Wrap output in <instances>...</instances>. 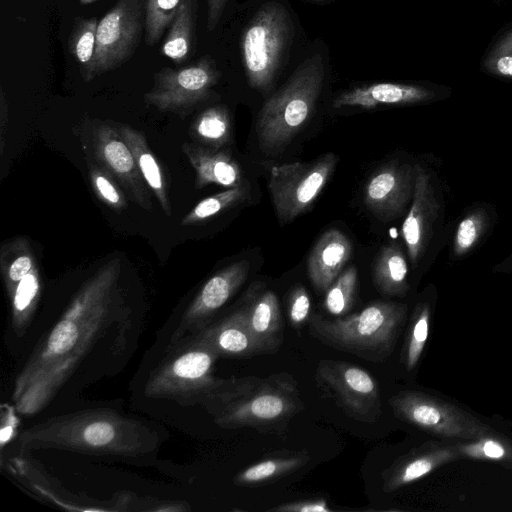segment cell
Here are the masks:
<instances>
[{"instance_id": "9", "label": "cell", "mask_w": 512, "mask_h": 512, "mask_svg": "<svg viewBox=\"0 0 512 512\" xmlns=\"http://www.w3.org/2000/svg\"><path fill=\"white\" fill-rule=\"evenodd\" d=\"M338 161L337 155L327 153L309 162L272 167L268 190L281 225L293 221L314 203Z\"/></svg>"}, {"instance_id": "8", "label": "cell", "mask_w": 512, "mask_h": 512, "mask_svg": "<svg viewBox=\"0 0 512 512\" xmlns=\"http://www.w3.org/2000/svg\"><path fill=\"white\" fill-rule=\"evenodd\" d=\"M389 404L398 419L444 439L468 441L496 432L453 403L421 391H401Z\"/></svg>"}, {"instance_id": "37", "label": "cell", "mask_w": 512, "mask_h": 512, "mask_svg": "<svg viewBox=\"0 0 512 512\" xmlns=\"http://www.w3.org/2000/svg\"><path fill=\"white\" fill-rule=\"evenodd\" d=\"M488 213L484 209H475L467 213L459 222L454 240L453 254L461 257L470 252L488 229Z\"/></svg>"}, {"instance_id": "22", "label": "cell", "mask_w": 512, "mask_h": 512, "mask_svg": "<svg viewBox=\"0 0 512 512\" xmlns=\"http://www.w3.org/2000/svg\"><path fill=\"white\" fill-rule=\"evenodd\" d=\"M352 252L350 240L338 229L326 231L316 242L307 261L312 285L326 291L342 272Z\"/></svg>"}, {"instance_id": "36", "label": "cell", "mask_w": 512, "mask_h": 512, "mask_svg": "<svg viewBox=\"0 0 512 512\" xmlns=\"http://www.w3.org/2000/svg\"><path fill=\"white\" fill-rule=\"evenodd\" d=\"M358 284L357 268L349 266L326 290L324 306L332 315L343 316L352 308Z\"/></svg>"}, {"instance_id": "39", "label": "cell", "mask_w": 512, "mask_h": 512, "mask_svg": "<svg viewBox=\"0 0 512 512\" xmlns=\"http://www.w3.org/2000/svg\"><path fill=\"white\" fill-rule=\"evenodd\" d=\"M487 73L512 78V29L504 34L488 51L483 59Z\"/></svg>"}, {"instance_id": "16", "label": "cell", "mask_w": 512, "mask_h": 512, "mask_svg": "<svg viewBox=\"0 0 512 512\" xmlns=\"http://www.w3.org/2000/svg\"><path fill=\"white\" fill-rule=\"evenodd\" d=\"M96 158L101 166L128 191L131 199L150 211L152 202L146 184L131 149L116 127L107 123L96 126L93 132Z\"/></svg>"}, {"instance_id": "17", "label": "cell", "mask_w": 512, "mask_h": 512, "mask_svg": "<svg viewBox=\"0 0 512 512\" xmlns=\"http://www.w3.org/2000/svg\"><path fill=\"white\" fill-rule=\"evenodd\" d=\"M415 165L392 163L374 173L367 181L363 200L380 220L391 221L408 212L415 185Z\"/></svg>"}, {"instance_id": "25", "label": "cell", "mask_w": 512, "mask_h": 512, "mask_svg": "<svg viewBox=\"0 0 512 512\" xmlns=\"http://www.w3.org/2000/svg\"><path fill=\"white\" fill-rule=\"evenodd\" d=\"M198 0H181L161 46L164 56L176 64L186 62L196 48Z\"/></svg>"}, {"instance_id": "13", "label": "cell", "mask_w": 512, "mask_h": 512, "mask_svg": "<svg viewBox=\"0 0 512 512\" xmlns=\"http://www.w3.org/2000/svg\"><path fill=\"white\" fill-rule=\"evenodd\" d=\"M219 78L220 71L209 55L180 68L163 67L155 73L144 101L161 112L184 113L204 102Z\"/></svg>"}, {"instance_id": "38", "label": "cell", "mask_w": 512, "mask_h": 512, "mask_svg": "<svg viewBox=\"0 0 512 512\" xmlns=\"http://www.w3.org/2000/svg\"><path fill=\"white\" fill-rule=\"evenodd\" d=\"M90 180L97 197L109 208L121 212L127 207L124 193L102 166H90Z\"/></svg>"}, {"instance_id": "15", "label": "cell", "mask_w": 512, "mask_h": 512, "mask_svg": "<svg viewBox=\"0 0 512 512\" xmlns=\"http://www.w3.org/2000/svg\"><path fill=\"white\" fill-rule=\"evenodd\" d=\"M247 260L234 262L210 277L187 306L168 344L176 343L202 330L246 281Z\"/></svg>"}, {"instance_id": "35", "label": "cell", "mask_w": 512, "mask_h": 512, "mask_svg": "<svg viewBox=\"0 0 512 512\" xmlns=\"http://www.w3.org/2000/svg\"><path fill=\"white\" fill-rule=\"evenodd\" d=\"M181 0H145L144 40L148 46L159 43L169 29Z\"/></svg>"}, {"instance_id": "42", "label": "cell", "mask_w": 512, "mask_h": 512, "mask_svg": "<svg viewBox=\"0 0 512 512\" xmlns=\"http://www.w3.org/2000/svg\"><path fill=\"white\" fill-rule=\"evenodd\" d=\"M228 0H207V29L213 31L224 12Z\"/></svg>"}, {"instance_id": "4", "label": "cell", "mask_w": 512, "mask_h": 512, "mask_svg": "<svg viewBox=\"0 0 512 512\" xmlns=\"http://www.w3.org/2000/svg\"><path fill=\"white\" fill-rule=\"evenodd\" d=\"M407 315V306L375 301L361 311L327 319L311 314L309 334L322 344L369 362H384L392 354Z\"/></svg>"}, {"instance_id": "19", "label": "cell", "mask_w": 512, "mask_h": 512, "mask_svg": "<svg viewBox=\"0 0 512 512\" xmlns=\"http://www.w3.org/2000/svg\"><path fill=\"white\" fill-rule=\"evenodd\" d=\"M459 458L455 444L426 442L395 460L382 472L383 491H396Z\"/></svg>"}, {"instance_id": "10", "label": "cell", "mask_w": 512, "mask_h": 512, "mask_svg": "<svg viewBox=\"0 0 512 512\" xmlns=\"http://www.w3.org/2000/svg\"><path fill=\"white\" fill-rule=\"evenodd\" d=\"M314 379L319 391L350 418L372 424L382 416L379 386L363 368L342 360H321Z\"/></svg>"}, {"instance_id": "5", "label": "cell", "mask_w": 512, "mask_h": 512, "mask_svg": "<svg viewBox=\"0 0 512 512\" xmlns=\"http://www.w3.org/2000/svg\"><path fill=\"white\" fill-rule=\"evenodd\" d=\"M323 81V57L312 55L265 102L256 122L259 147L265 155L281 153L300 132L314 110Z\"/></svg>"}, {"instance_id": "34", "label": "cell", "mask_w": 512, "mask_h": 512, "mask_svg": "<svg viewBox=\"0 0 512 512\" xmlns=\"http://www.w3.org/2000/svg\"><path fill=\"white\" fill-rule=\"evenodd\" d=\"M430 317L428 303L422 302L415 307L402 350V362L408 371L415 368L423 353L429 334Z\"/></svg>"}, {"instance_id": "3", "label": "cell", "mask_w": 512, "mask_h": 512, "mask_svg": "<svg viewBox=\"0 0 512 512\" xmlns=\"http://www.w3.org/2000/svg\"><path fill=\"white\" fill-rule=\"evenodd\" d=\"M199 405L220 428H252L266 434L284 433L304 409L298 383L288 372L219 378Z\"/></svg>"}, {"instance_id": "18", "label": "cell", "mask_w": 512, "mask_h": 512, "mask_svg": "<svg viewBox=\"0 0 512 512\" xmlns=\"http://www.w3.org/2000/svg\"><path fill=\"white\" fill-rule=\"evenodd\" d=\"M247 328L265 354H274L284 341V322L277 295L260 285L251 287L238 307Z\"/></svg>"}, {"instance_id": "20", "label": "cell", "mask_w": 512, "mask_h": 512, "mask_svg": "<svg viewBox=\"0 0 512 512\" xmlns=\"http://www.w3.org/2000/svg\"><path fill=\"white\" fill-rule=\"evenodd\" d=\"M187 338L209 347L219 358L247 359L265 354L249 332L239 308Z\"/></svg>"}, {"instance_id": "40", "label": "cell", "mask_w": 512, "mask_h": 512, "mask_svg": "<svg viewBox=\"0 0 512 512\" xmlns=\"http://www.w3.org/2000/svg\"><path fill=\"white\" fill-rule=\"evenodd\" d=\"M309 294L302 285H296L288 296V318L291 326L299 331L311 315Z\"/></svg>"}, {"instance_id": "12", "label": "cell", "mask_w": 512, "mask_h": 512, "mask_svg": "<svg viewBox=\"0 0 512 512\" xmlns=\"http://www.w3.org/2000/svg\"><path fill=\"white\" fill-rule=\"evenodd\" d=\"M35 461L23 455L12 457L7 462V469L25 489L46 503L73 511H150L152 498H139L127 492L107 501L75 495L67 491L59 482L52 478Z\"/></svg>"}, {"instance_id": "11", "label": "cell", "mask_w": 512, "mask_h": 512, "mask_svg": "<svg viewBox=\"0 0 512 512\" xmlns=\"http://www.w3.org/2000/svg\"><path fill=\"white\" fill-rule=\"evenodd\" d=\"M145 0H117L99 19L94 77L113 71L136 53L144 33Z\"/></svg>"}, {"instance_id": "2", "label": "cell", "mask_w": 512, "mask_h": 512, "mask_svg": "<svg viewBox=\"0 0 512 512\" xmlns=\"http://www.w3.org/2000/svg\"><path fill=\"white\" fill-rule=\"evenodd\" d=\"M21 452L55 449L93 456L138 459L160 449L161 433L150 423L106 408L77 410L23 429Z\"/></svg>"}, {"instance_id": "31", "label": "cell", "mask_w": 512, "mask_h": 512, "mask_svg": "<svg viewBox=\"0 0 512 512\" xmlns=\"http://www.w3.org/2000/svg\"><path fill=\"white\" fill-rule=\"evenodd\" d=\"M249 198V186L241 184L198 202L181 220L182 226L194 225L239 205Z\"/></svg>"}, {"instance_id": "1", "label": "cell", "mask_w": 512, "mask_h": 512, "mask_svg": "<svg viewBox=\"0 0 512 512\" xmlns=\"http://www.w3.org/2000/svg\"><path fill=\"white\" fill-rule=\"evenodd\" d=\"M119 276L118 261L108 262L44 324L13 382L17 413L34 416L61 395L115 376L128 364L144 313L125 297Z\"/></svg>"}, {"instance_id": "43", "label": "cell", "mask_w": 512, "mask_h": 512, "mask_svg": "<svg viewBox=\"0 0 512 512\" xmlns=\"http://www.w3.org/2000/svg\"><path fill=\"white\" fill-rule=\"evenodd\" d=\"M0 126H1V154H3L4 149V133L5 126L8 123V105L5 99L4 91L1 89V104H0Z\"/></svg>"}, {"instance_id": "30", "label": "cell", "mask_w": 512, "mask_h": 512, "mask_svg": "<svg viewBox=\"0 0 512 512\" xmlns=\"http://www.w3.org/2000/svg\"><path fill=\"white\" fill-rule=\"evenodd\" d=\"M192 134L210 148L219 149L231 136L229 112L224 106H212L204 110L192 124Z\"/></svg>"}, {"instance_id": "6", "label": "cell", "mask_w": 512, "mask_h": 512, "mask_svg": "<svg viewBox=\"0 0 512 512\" xmlns=\"http://www.w3.org/2000/svg\"><path fill=\"white\" fill-rule=\"evenodd\" d=\"M219 359L209 347L190 338L168 344L145 382L144 394L181 406L199 405L219 379L214 375Z\"/></svg>"}, {"instance_id": "33", "label": "cell", "mask_w": 512, "mask_h": 512, "mask_svg": "<svg viewBox=\"0 0 512 512\" xmlns=\"http://www.w3.org/2000/svg\"><path fill=\"white\" fill-rule=\"evenodd\" d=\"M455 445L460 458L512 463V441L498 432Z\"/></svg>"}, {"instance_id": "23", "label": "cell", "mask_w": 512, "mask_h": 512, "mask_svg": "<svg viewBox=\"0 0 512 512\" xmlns=\"http://www.w3.org/2000/svg\"><path fill=\"white\" fill-rule=\"evenodd\" d=\"M182 151L195 171L197 189L209 184L232 188L244 183L242 171L229 153L191 143L182 145Z\"/></svg>"}, {"instance_id": "14", "label": "cell", "mask_w": 512, "mask_h": 512, "mask_svg": "<svg viewBox=\"0 0 512 512\" xmlns=\"http://www.w3.org/2000/svg\"><path fill=\"white\" fill-rule=\"evenodd\" d=\"M412 202L402 224V237L413 267L424 258L443 214V203L437 181L431 171L415 164Z\"/></svg>"}, {"instance_id": "28", "label": "cell", "mask_w": 512, "mask_h": 512, "mask_svg": "<svg viewBox=\"0 0 512 512\" xmlns=\"http://www.w3.org/2000/svg\"><path fill=\"white\" fill-rule=\"evenodd\" d=\"M373 276L375 286L382 294L402 297L407 293L408 264L400 246L390 244L380 251Z\"/></svg>"}, {"instance_id": "41", "label": "cell", "mask_w": 512, "mask_h": 512, "mask_svg": "<svg viewBox=\"0 0 512 512\" xmlns=\"http://www.w3.org/2000/svg\"><path fill=\"white\" fill-rule=\"evenodd\" d=\"M275 512H331L325 499H307L280 504L269 509Z\"/></svg>"}, {"instance_id": "32", "label": "cell", "mask_w": 512, "mask_h": 512, "mask_svg": "<svg viewBox=\"0 0 512 512\" xmlns=\"http://www.w3.org/2000/svg\"><path fill=\"white\" fill-rule=\"evenodd\" d=\"M0 263L6 290L37 265L32 249L24 238H17L2 247Z\"/></svg>"}, {"instance_id": "24", "label": "cell", "mask_w": 512, "mask_h": 512, "mask_svg": "<svg viewBox=\"0 0 512 512\" xmlns=\"http://www.w3.org/2000/svg\"><path fill=\"white\" fill-rule=\"evenodd\" d=\"M116 129L134 154L138 168L163 212L170 216L171 203L167 183L159 162L148 146L146 137L141 131L126 124H118Z\"/></svg>"}, {"instance_id": "29", "label": "cell", "mask_w": 512, "mask_h": 512, "mask_svg": "<svg viewBox=\"0 0 512 512\" xmlns=\"http://www.w3.org/2000/svg\"><path fill=\"white\" fill-rule=\"evenodd\" d=\"M99 19L96 16L78 17L68 37V51L79 65L85 82L94 77V60L96 53V33Z\"/></svg>"}, {"instance_id": "44", "label": "cell", "mask_w": 512, "mask_h": 512, "mask_svg": "<svg viewBox=\"0 0 512 512\" xmlns=\"http://www.w3.org/2000/svg\"><path fill=\"white\" fill-rule=\"evenodd\" d=\"M76 1H78L81 4L87 5V4H91V3L97 2L99 0H76Z\"/></svg>"}, {"instance_id": "26", "label": "cell", "mask_w": 512, "mask_h": 512, "mask_svg": "<svg viewBox=\"0 0 512 512\" xmlns=\"http://www.w3.org/2000/svg\"><path fill=\"white\" fill-rule=\"evenodd\" d=\"M6 291L10 306V328L14 336L20 338L32 326L40 302L41 279L38 266Z\"/></svg>"}, {"instance_id": "27", "label": "cell", "mask_w": 512, "mask_h": 512, "mask_svg": "<svg viewBox=\"0 0 512 512\" xmlns=\"http://www.w3.org/2000/svg\"><path fill=\"white\" fill-rule=\"evenodd\" d=\"M309 459L306 451H279L240 471L234 483L248 486L275 481L302 468Z\"/></svg>"}, {"instance_id": "7", "label": "cell", "mask_w": 512, "mask_h": 512, "mask_svg": "<svg viewBox=\"0 0 512 512\" xmlns=\"http://www.w3.org/2000/svg\"><path fill=\"white\" fill-rule=\"evenodd\" d=\"M292 33L289 13L279 3L261 7L242 37V55L249 84L266 93L284 61Z\"/></svg>"}, {"instance_id": "21", "label": "cell", "mask_w": 512, "mask_h": 512, "mask_svg": "<svg viewBox=\"0 0 512 512\" xmlns=\"http://www.w3.org/2000/svg\"><path fill=\"white\" fill-rule=\"evenodd\" d=\"M435 91L420 85L399 83H374L359 86L339 94L335 108L359 107L372 109L381 105H411L433 101Z\"/></svg>"}]
</instances>
